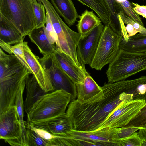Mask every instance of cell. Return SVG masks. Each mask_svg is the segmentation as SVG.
<instances>
[{
    "instance_id": "cell-1",
    "label": "cell",
    "mask_w": 146,
    "mask_h": 146,
    "mask_svg": "<svg viewBox=\"0 0 146 146\" xmlns=\"http://www.w3.org/2000/svg\"><path fill=\"white\" fill-rule=\"evenodd\" d=\"M101 87L99 93L87 100L75 99L70 102L66 113L72 122L73 129L98 130L120 103L133 100L132 94L125 93L126 88L121 80L105 83Z\"/></svg>"
},
{
    "instance_id": "cell-2",
    "label": "cell",
    "mask_w": 146,
    "mask_h": 146,
    "mask_svg": "<svg viewBox=\"0 0 146 146\" xmlns=\"http://www.w3.org/2000/svg\"><path fill=\"white\" fill-rule=\"evenodd\" d=\"M71 100L70 94L62 90L46 93L33 104L27 114V122L33 125L65 114Z\"/></svg>"
},
{
    "instance_id": "cell-3",
    "label": "cell",
    "mask_w": 146,
    "mask_h": 146,
    "mask_svg": "<svg viewBox=\"0 0 146 146\" xmlns=\"http://www.w3.org/2000/svg\"><path fill=\"white\" fill-rule=\"evenodd\" d=\"M32 0H0V14L12 23L25 37L36 27Z\"/></svg>"
},
{
    "instance_id": "cell-4",
    "label": "cell",
    "mask_w": 146,
    "mask_h": 146,
    "mask_svg": "<svg viewBox=\"0 0 146 146\" xmlns=\"http://www.w3.org/2000/svg\"><path fill=\"white\" fill-rule=\"evenodd\" d=\"M146 70V52L134 53L119 48L106 73L108 82L113 83Z\"/></svg>"
},
{
    "instance_id": "cell-5",
    "label": "cell",
    "mask_w": 146,
    "mask_h": 146,
    "mask_svg": "<svg viewBox=\"0 0 146 146\" xmlns=\"http://www.w3.org/2000/svg\"><path fill=\"white\" fill-rule=\"evenodd\" d=\"M41 0L46 12L49 15L56 34V48L68 56L77 65L83 67L79 62L77 55V48L81 35L72 30L66 25L48 0Z\"/></svg>"
},
{
    "instance_id": "cell-6",
    "label": "cell",
    "mask_w": 146,
    "mask_h": 146,
    "mask_svg": "<svg viewBox=\"0 0 146 146\" xmlns=\"http://www.w3.org/2000/svg\"><path fill=\"white\" fill-rule=\"evenodd\" d=\"M123 38L109 25H104L90 67L100 70L105 66L109 64L116 55Z\"/></svg>"
},
{
    "instance_id": "cell-7",
    "label": "cell",
    "mask_w": 146,
    "mask_h": 146,
    "mask_svg": "<svg viewBox=\"0 0 146 146\" xmlns=\"http://www.w3.org/2000/svg\"><path fill=\"white\" fill-rule=\"evenodd\" d=\"M146 102L143 100H132L121 102L110 114L98 130L126 126L137 115Z\"/></svg>"
},
{
    "instance_id": "cell-8",
    "label": "cell",
    "mask_w": 146,
    "mask_h": 146,
    "mask_svg": "<svg viewBox=\"0 0 146 146\" xmlns=\"http://www.w3.org/2000/svg\"><path fill=\"white\" fill-rule=\"evenodd\" d=\"M0 139L11 146H23L21 128L15 104L0 114Z\"/></svg>"
},
{
    "instance_id": "cell-9",
    "label": "cell",
    "mask_w": 146,
    "mask_h": 146,
    "mask_svg": "<svg viewBox=\"0 0 146 146\" xmlns=\"http://www.w3.org/2000/svg\"><path fill=\"white\" fill-rule=\"evenodd\" d=\"M40 60L49 76L55 90H64L70 94L71 100L76 99L75 84L60 68L52 54L43 56Z\"/></svg>"
},
{
    "instance_id": "cell-10",
    "label": "cell",
    "mask_w": 146,
    "mask_h": 146,
    "mask_svg": "<svg viewBox=\"0 0 146 146\" xmlns=\"http://www.w3.org/2000/svg\"><path fill=\"white\" fill-rule=\"evenodd\" d=\"M117 128H105L94 131L72 129L67 135L94 143L96 146H117L119 141Z\"/></svg>"
},
{
    "instance_id": "cell-11",
    "label": "cell",
    "mask_w": 146,
    "mask_h": 146,
    "mask_svg": "<svg viewBox=\"0 0 146 146\" xmlns=\"http://www.w3.org/2000/svg\"><path fill=\"white\" fill-rule=\"evenodd\" d=\"M104 26L101 23L87 35L82 37L79 42L77 57L79 62L84 68L85 64L90 65L92 60Z\"/></svg>"
},
{
    "instance_id": "cell-12",
    "label": "cell",
    "mask_w": 146,
    "mask_h": 146,
    "mask_svg": "<svg viewBox=\"0 0 146 146\" xmlns=\"http://www.w3.org/2000/svg\"><path fill=\"white\" fill-rule=\"evenodd\" d=\"M28 43V42L24 41L23 50L26 59L32 74L46 93L54 90L49 76L42 64L40 58L33 53Z\"/></svg>"
},
{
    "instance_id": "cell-13",
    "label": "cell",
    "mask_w": 146,
    "mask_h": 146,
    "mask_svg": "<svg viewBox=\"0 0 146 146\" xmlns=\"http://www.w3.org/2000/svg\"><path fill=\"white\" fill-rule=\"evenodd\" d=\"M61 69L75 84L82 83L89 74L85 68L77 65L67 55L57 48L52 54Z\"/></svg>"
},
{
    "instance_id": "cell-14",
    "label": "cell",
    "mask_w": 146,
    "mask_h": 146,
    "mask_svg": "<svg viewBox=\"0 0 146 146\" xmlns=\"http://www.w3.org/2000/svg\"><path fill=\"white\" fill-rule=\"evenodd\" d=\"M30 125L45 130L55 135H67L73 129L72 122L66 113L44 122Z\"/></svg>"
},
{
    "instance_id": "cell-15",
    "label": "cell",
    "mask_w": 146,
    "mask_h": 146,
    "mask_svg": "<svg viewBox=\"0 0 146 146\" xmlns=\"http://www.w3.org/2000/svg\"><path fill=\"white\" fill-rule=\"evenodd\" d=\"M24 38L16 27L0 14V42L12 45L23 42Z\"/></svg>"
},
{
    "instance_id": "cell-16",
    "label": "cell",
    "mask_w": 146,
    "mask_h": 146,
    "mask_svg": "<svg viewBox=\"0 0 146 146\" xmlns=\"http://www.w3.org/2000/svg\"><path fill=\"white\" fill-rule=\"evenodd\" d=\"M45 25L36 28L28 35L32 42L37 47L40 53L43 56L52 54L56 48L55 45L52 44L49 40L45 31Z\"/></svg>"
},
{
    "instance_id": "cell-17",
    "label": "cell",
    "mask_w": 146,
    "mask_h": 146,
    "mask_svg": "<svg viewBox=\"0 0 146 146\" xmlns=\"http://www.w3.org/2000/svg\"><path fill=\"white\" fill-rule=\"evenodd\" d=\"M31 74L27 79L25 86L26 95L24 108L27 114L39 98L46 93L41 87L34 76Z\"/></svg>"
},
{
    "instance_id": "cell-18",
    "label": "cell",
    "mask_w": 146,
    "mask_h": 146,
    "mask_svg": "<svg viewBox=\"0 0 146 146\" xmlns=\"http://www.w3.org/2000/svg\"><path fill=\"white\" fill-rule=\"evenodd\" d=\"M55 10L69 26L73 25L78 15L72 0H50Z\"/></svg>"
},
{
    "instance_id": "cell-19",
    "label": "cell",
    "mask_w": 146,
    "mask_h": 146,
    "mask_svg": "<svg viewBox=\"0 0 146 146\" xmlns=\"http://www.w3.org/2000/svg\"><path fill=\"white\" fill-rule=\"evenodd\" d=\"M76 99L80 101L87 100L95 96L102 90L100 86L89 75L82 83L75 84Z\"/></svg>"
},
{
    "instance_id": "cell-20",
    "label": "cell",
    "mask_w": 146,
    "mask_h": 146,
    "mask_svg": "<svg viewBox=\"0 0 146 146\" xmlns=\"http://www.w3.org/2000/svg\"><path fill=\"white\" fill-rule=\"evenodd\" d=\"M79 20L76 25L78 32L81 35V38L87 35L93 29L102 22L100 18L92 11L87 10L78 16Z\"/></svg>"
},
{
    "instance_id": "cell-21",
    "label": "cell",
    "mask_w": 146,
    "mask_h": 146,
    "mask_svg": "<svg viewBox=\"0 0 146 146\" xmlns=\"http://www.w3.org/2000/svg\"><path fill=\"white\" fill-rule=\"evenodd\" d=\"M119 48L127 51L137 53L146 52V35L140 33L129 37L127 41L123 39Z\"/></svg>"
},
{
    "instance_id": "cell-22",
    "label": "cell",
    "mask_w": 146,
    "mask_h": 146,
    "mask_svg": "<svg viewBox=\"0 0 146 146\" xmlns=\"http://www.w3.org/2000/svg\"><path fill=\"white\" fill-rule=\"evenodd\" d=\"M94 11L104 25H110V15L106 0H77Z\"/></svg>"
},
{
    "instance_id": "cell-23",
    "label": "cell",
    "mask_w": 146,
    "mask_h": 146,
    "mask_svg": "<svg viewBox=\"0 0 146 146\" xmlns=\"http://www.w3.org/2000/svg\"><path fill=\"white\" fill-rule=\"evenodd\" d=\"M110 15V26L115 33L125 38V36L122 28L119 16L123 10L117 0H106Z\"/></svg>"
},
{
    "instance_id": "cell-24",
    "label": "cell",
    "mask_w": 146,
    "mask_h": 146,
    "mask_svg": "<svg viewBox=\"0 0 146 146\" xmlns=\"http://www.w3.org/2000/svg\"><path fill=\"white\" fill-rule=\"evenodd\" d=\"M95 146V145L92 143L65 135H54L53 138L48 141L47 146Z\"/></svg>"
},
{
    "instance_id": "cell-25",
    "label": "cell",
    "mask_w": 146,
    "mask_h": 146,
    "mask_svg": "<svg viewBox=\"0 0 146 146\" xmlns=\"http://www.w3.org/2000/svg\"><path fill=\"white\" fill-rule=\"evenodd\" d=\"M25 86L26 85H25L20 88L17 93L15 102L21 128L23 146H27V131L24 120V108L23 98V92Z\"/></svg>"
},
{
    "instance_id": "cell-26",
    "label": "cell",
    "mask_w": 146,
    "mask_h": 146,
    "mask_svg": "<svg viewBox=\"0 0 146 146\" xmlns=\"http://www.w3.org/2000/svg\"><path fill=\"white\" fill-rule=\"evenodd\" d=\"M23 42H22L13 45H10L0 42L1 48L9 54H14L21 62L32 74L26 59L23 50Z\"/></svg>"
},
{
    "instance_id": "cell-27",
    "label": "cell",
    "mask_w": 146,
    "mask_h": 146,
    "mask_svg": "<svg viewBox=\"0 0 146 146\" xmlns=\"http://www.w3.org/2000/svg\"><path fill=\"white\" fill-rule=\"evenodd\" d=\"M33 7L36 21V28L45 26L46 22L45 9L41 0L32 1Z\"/></svg>"
},
{
    "instance_id": "cell-28",
    "label": "cell",
    "mask_w": 146,
    "mask_h": 146,
    "mask_svg": "<svg viewBox=\"0 0 146 146\" xmlns=\"http://www.w3.org/2000/svg\"><path fill=\"white\" fill-rule=\"evenodd\" d=\"M27 146H47L48 141L40 137L36 132L25 125Z\"/></svg>"
},
{
    "instance_id": "cell-29",
    "label": "cell",
    "mask_w": 146,
    "mask_h": 146,
    "mask_svg": "<svg viewBox=\"0 0 146 146\" xmlns=\"http://www.w3.org/2000/svg\"><path fill=\"white\" fill-rule=\"evenodd\" d=\"M122 8L124 13L134 21L144 26V24L139 16L134 10L131 3L128 0H117Z\"/></svg>"
},
{
    "instance_id": "cell-30",
    "label": "cell",
    "mask_w": 146,
    "mask_h": 146,
    "mask_svg": "<svg viewBox=\"0 0 146 146\" xmlns=\"http://www.w3.org/2000/svg\"><path fill=\"white\" fill-rule=\"evenodd\" d=\"M126 126L146 129V103L137 115Z\"/></svg>"
},
{
    "instance_id": "cell-31",
    "label": "cell",
    "mask_w": 146,
    "mask_h": 146,
    "mask_svg": "<svg viewBox=\"0 0 146 146\" xmlns=\"http://www.w3.org/2000/svg\"><path fill=\"white\" fill-rule=\"evenodd\" d=\"M128 94H132L133 100H143L146 101V76L141 83Z\"/></svg>"
},
{
    "instance_id": "cell-32",
    "label": "cell",
    "mask_w": 146,
    "mask_h": 146,
    "mask_svg": "<svg viewBox=\"0 0 146 146\" xmlns=\"http://www.w3.org/2000/svg\"><path fill=\"white\" fill-rule=\"evenodd\" d=\"M46 22L45 27V31L46 36L50 42L56 46L57 42L56 34L53 27L49 15L46 12Z\"/></svg>"
},
{
    "instance_id": "cell-33",
    "label": "cell",
    "mask_w": 146,
    "mask_h": 146,
    "mask_svg": "<svg viewBox=\"0 0 146 146\" xmlns=\"http://www.w3.org/2000/svg\"><path fill=\"white\" fill-rule=\"evenodd\" d=\"M141 139L136 132L129 137L118 142V146H141Z\"/></svg>"
},
{
    "instance_id": "cell-34",
    "label": "cell",
    "mask_w": 146,
    "mask_h": 146,
    "mask_svg": "<svg viewBox=\"0 0 146 146\" xmlns=\"http://www.w3.org/2000/svg\"><path fill=\"white\" fill-rule=\"evenodd\" d=\"M140 129L133 126H127L118 128V134L119 140L129 137Z\"/></svg>"
},
{
    "instance_id": "cell-35",
    "label": "cell",
    "mask_w": 146,
    "mask_h": 146,
    "mask_svg": "<svg viewBox=\"0 0 146 146\" xmlns=\"http://www.w3.org/2000/svg\"><path fill=\"white\" fill-rule=\"evenodd\" d=\"M25 126L26 125L36 132L40 137L48 141L54 137V135L47 131L35 127L28 124L27 121H25Z\"/></svg>"
},
{
    "instance_id": "cell-36",
    "label": "cell",
    "mask_w": 146,
    "mask_h": 146,
    "mask_svg": "<svg viewBox=\"0 0 146 146\" xmlns=\"http://www.w3.org/2000/svg\"><path fill=\"white\" fill-rule=\"evenodd\" d=\"M131 3L136 13L138 15H141L146 18V6L140 5L137 3L133 2Z\"/></svg>"
},
{
    "instance_id": "cell-37",
    "label": "cell",
    "mask_w": 146,
    "mask_h": 146,
    "mask_svg": "<svg viewBox=\"0 0 146 146\" xmlns=\"http://www.w3.org/2000/svg\"><path fill=\"white\" fill-rule=\"evenodd\" d=\"M138 132L141 139H144L146 141V129L141 128Z\"/></svg>"
},
{
    "instance_id": "cell-38",
    "label": "cell",
    "mask_w": 146,
    "mask_h": 146,
    "mask_svg": "<svg viewBox=\"0 0 146 146\" xmlns=\"http://www.w3.org/2000/svg\"><path fill=\"white\" fill-rule=\"evenodd\" d=\"M141 146H146V141L144 139H141Z\"/></svg>"
},
{
    "instance_id": "cell-39",
    "label": "cell",
    "mask_w": 146,
    "mask_h": 146,
    "mask_svg": "<svg viewBox=\"0 0 146 146\" xmlns=\"http://www.w3.org/2000/svg\"><path fill=\"white\" fill-rule=\"evenodd\" d=\"M35 0H32V1H35Z\"/></svg>"
},
{
    "instance_id": "cell-40",
    "label": "cell",
    "mask_w": 146,
    "mask_h": 146,
    "mask_svg": "<svg viewBox=\"0 0 146 146\" xmlns=\"http://www.w3.org/2000/svg\"><path fill=\"white\" fill-rule=\"evenodd\" d=\"M145 103H146V102H145Z\"/></svg>"
}]
</instances>
